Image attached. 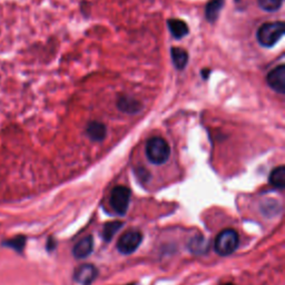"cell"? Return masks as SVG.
<instances>
[{
    "instance_id": "1",
    "label": "cell",
    "mask_w": 285,
    "mask_h": 285,
    "mask_svg": "<svg viewBox=\"0 0 285 285\" xmlns=\"http://www.w3.org/2000/svg\"><path fill=\"white\" fill-rule=\"evenodd\" d=\"M285 24L283 21H273L263 24L256 32V39L261 46L272 48L284 36Z\"/></svg>"
},
{
    "instance_id": "2",
    "label": "cell",
    "mask_w": 285,
    "mask_h": 285,
    "mask_svg": "<svg viewBox=\"0 0 285 285\" xmlns=\"http://www.w3.org/2000/svg\"><path fill=\"white\" fill-rule=\"evenodd\" d=\"M146 156L152 164L162 165L166 163L170 155V148L168 142L162 137H152L146 144Z\"/></svg>"
},
{
    "instance_id": "3",
    "label": "cell",
    "mask_w": 285,
    "mask_h": 285,
    "mask_svg": "<svg viewBox=\"0 0 285 285\" xmlns=\"http://www.w3.org/2000/svg\"><path fill=\"white\" fill-rule=\"evenodd\" d=\"M239 239L236 231L226 229L222 231L214 242L215 252L221 256H227L234 253L238 246Z\"/></svg>"
},
{
    "instance_id": "4",
    "label": "cell",
    "mask_w": 285,
    "mask_h": 285,
    "mask_svg": "<svg viewBox=\"0 0 285 285\" xmlns=\"http://www.w3.org/2000/svg\"><path fill=\"white\" fill-rule=\"evenodd\" d=\"M130 190L126 186H116L111 194V206L118 215H125L127 213L130 201Z\"/></svg>"
},
{
    "instance_id": "5",
    "label": "cell",
    "mask_w": 285,
    "mask_h": 285,
    "mask_svg": "<svg viewBox=\"0 0 285 285\" xmlns=\"http://www.w3.org/2000/svg\"><path fill=\"white\" fill-rule=\"evenodd\" d=\"M142 241L141 233L138 231H128L119 237L117 242V250L122 254L128 255L134 253L138 248Z\"/></svg>"
},
{
    "instance_id": "6",
    "label": "cell",
    "mask_w": 285,
    "mask_h": 285,
    "mask_svg": "<svg viewBox=\"0 0 285 285\" xmlns=\"http://www.w3.org/2000/svg\"><path fill=\"white\" fill-rule=\"evenodd\" d=\"M98 275V270L93 264H82L74 271V280L82 285H90Z\"/></svg>"
},
{
    "instance_id": "7",
    "label": "cell",
    "mask_w": 285,
    "mask_h": 285,
    "mask_svg": "<svg viewBox=\"0 0 285 285\" xmlns=\"http://www.w3.org/2000/svg\"><path fill=\"white\" fill-rule=\"evenodd\" d=\"M266 83L274 92L285 94V66L280 65L269 73L266 76Z\"/></svg>"
},
{
    "instance_id": "8",
    "label": "cell",
    "mask_w": 285,
    "mask_h": 285,
    "mask_svg": "<svg viewBox=\"0 0 285 285\" xmlns=\"http://www.w3.org/2000/svg\"><path fill=\"white\" fill-rule=\"evenodd\" d=\"M94 237L92 235L83 237L73 248V255L75 259H86L93 252Z\"/></svg>"
},
{
    "instance_id": "9",
    "label": "cell",
    "mask_w": 285,
    "mask_h": 285,
    "mask_svg": "<svg viewBox=\"0 0 285 285\" xmlns=\"http://www.w3.org/2000/svg\"><path fill=\"white\" fill-rule=\"evenodd\" d=\"M190 252L194 255H204L208 252L209 243L207 238L202 234H195L190 238L189 244H187Z\"/></svg>"
},
{
    "instance_id": "10",
    "label": "cell",
    "mask_w": 285,
    "mask_h": 285,
    "mask_svg": "<svg viewBox=\"0 0 285 285\" xmlns=\"http://www.w3.org/2000/svg\"><path fill=\"white\" fill-rule=\"evenodd\" d=\"M117 107L124 113L127 114H137L141 111L142 105L141 102L136 100L133 97L122 96L117 100Z\"/></svg>"
},
{
    "instance_id": "11",
    "label": "cell",
    "mask_w": 285,
    "mask_h": 285,
    "mask_svg": "<svg viewBox=\"0 0 285 285\" xmlns=\"http://www.w3.org/2000/svg\"><path fill=\"white\" fill-rule=\"evenodd\" d=\"M86 134L93 141H102L106 137V126L100 122H90L86 127Z\"/></svg>"
},
{
    "instance_id": "12",
    "label": "cell",
    "mask_w": 285,
    "mask_h": 285,
    "mask_svg": "<svg viewBox=\"0 0 285 285\" xmlns=\"http://www.w3.org/2000/svg\"><path fill=\"white\" fill-rule=\"evenodd\" d=\"M168 28L173 37L176 39H181L185 37L189 33V26L186 22L181 19H169L167 21Z\"/></svg>"
},
{
    "instance_id": "13",
    "label": "cell",
    "mask_w": 285,
    "mask_h": 285,
    "mask_svg": "<svg viewBox=\"0 0 285 285\" xmlns=\"http://www.w3.org/2000/svg\"><path fill=\"white\" fill-rule=\"evenodd\" d=\"M170 56H172L174 66L180 70L184 69L187 65V61H189V54H187V51L183 48L173 47L172 50H170Z\"/></svg>"
},
{
    "instance_id": "14",
    "label": "cell",
    "mask_w": 285,
    "mask_h": 285,
    "mask_svg": "<svg viewBox=\"0 0 285 285\" xmlns=\"http://www.w3.org/2000/svg\"><path fill=\"white\" fill-rule=\"evenodd\" d=\"M26 243H27V237L25 235H16L14 237L4 241L2 243V246L11 248L13 251H15V252L21 254L22 252H24Z\"/></svg>"
},
{
    "instance_id": "15",
    "label": "cell",
    "mask_w": 285,
    "mask_h": 285,
    "mask_svg": "<svg viewBox=\"0 0 285 285\" xmlns=\"http://www.w3.org/2000/svg\"><path fill=\"white\" fill-rule=\"evenodd\" d=\"M224 0H210L205 9V17L209 22H214L219 18L221 9L223 7Z\"/></svg>"
},
{
    "instance_id": "16",
    "label": "cell",
    "mask_w": 285,
    "mask_h": 285,
    "mask_svg": "<svg viewBox=\"0 0 285 285\" xmlns=\"http://www.w3.org/2000/svg\"><path fill=\"white\" fill-rule=\"evenodd\" d=\"M270 184L275 189L283 190L285 187V167L283 165L274 168L270 174Z\"/></svg>"
},
{
    "instance_id": "17",
    "label": "cell",
    "mask_w": 285,
    "mask_h": 285,
    "mask_svg": "<svg viewBox=\"0 0 285 285\" xmlns=\"http://www.w3.org/2000/svg\"><path fill=\"white\" fill-rule=\"evenodd\" d=\"M123 227V222L119 221H114V222H108L104 225V229H102L101 236L104 238L105 242H111L114 235L121 230Z\"/></svg>"
},
{
    "instance_id": "18",
    "label": "cell",
    "mask_w": 285,
    "mask_h": 285,
    "mask_svg": "<svg viewBox=\"0 0 285 285\" xmlns=\"http://www.w3.org/2000/svg\"><path fill=\"white\" fill-rule=\"evenodd\" d=\"M281 209V204L275 199H267L261 206V212L267 218H273V216L277 215Z\"/></svg>"
},
{
    "instance_id": "19",
    "label": "cell",
    "mask_w": 285,
    "mask_h": 285,
    "mask_svg": "<svg viewBox=\"0 0 285 285\" xmlns=\"http://www.w3.org/2000/svg\"><path fill=\"white\" fill-rule=\"evenodd\" d=\"M260 7L265 11H276L282 7L283 0H258Z\"/></svg>"
},
{
    "instance_id": "20",
    "label": "cell",
    "mask_w": 285,
    "mask_h": 285,
    "mask_svg": "<svg viewBox=\"0 0 285 285\" xmlns=\"http://www.w3.org/2000/svg\"><path fill=\"white\" fill-rule=\"evenodd\" d=\"M56 246H57L56 239L54 237H49L48 241H47V244H46V248H47L48 252H53V251H55Z\"/></svg>"
},
{
    "instance_id": "21",
    "label": "cell",
    "mask_w": 285,
    "mask_h": 285,
    "mask_svg": "<svg viewBox=\"0 0 285 285\" xmlns=\"http://www.w3.org/2000/svg\"><path fill=\"white\" fill-rule=\"evenodd\" d=\"M209 69H206V70H203L202 72V75H203V78L204 79H207L208 78V74H209Z\"/></svg>"
},
{
    "instance_id": "22",
    "label": "cell",
    "mask_w": 285,
    "mask_h": 285,
    "mask_svg": "<svg viewBox=\"0 0 285 285\" xmlns=\"http://www.w3.org/2000/svg\"><path fill=\"white\" fill-rule=\"evenodd\" d=\"M224 285H234V284H232V283H226V284H224Z\"/></svg>"
},
{
    "instance_id": "23",
    "label": "cell",
    "mask_w": 285,
    "mask_h": 285,
    "mask_svg": "<svg viewBox=\"0 0 285 285\" xmlns=\"http://www.w3.org/2000/svg\"><path fill=\"white\" fill-rule=\"evenodd\" d=\"M128 285H135V284H128Z\"/></svg>"
},
{
    "instance_id": "24",
    "label": "cell",
    "mask_w": 285,
    "mask_h": 285,
    "mask_svg": "<svg viewBox=\"0 0 285 285\" xmlns=\"http://www.w3.org/2000/svg\"><path fill=\"white\" fill-rule=\"evenodd\" d=\"M236 2H238V0H236Z\"/></svg>"
}]
</instances>
